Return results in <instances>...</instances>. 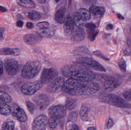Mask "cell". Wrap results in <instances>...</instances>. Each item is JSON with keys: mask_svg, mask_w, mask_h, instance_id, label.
Returning a JSON list of instances; mask_svg holds the SVG:
<instances>
[{"mask_svg": "<svg viewBox=\"0 0 131 130\" xmlns=\"http://www.w3.org/2000/svg\"><path fill=\"white\" fill-rule=\"evenodd\" d=\"M100 85L93 82H84L69 79L62 86L63 92L72 95L81 96L95 94L100 89Z\"/></svg>", "mask_w": 131, "mask_h": 130, "instance_id": "6da1fadb", "label": "cell"}, {"mask_svg": "<svg viewBox=\"0 0 131 130\" xmlns=\"http://www.w3.org/2000/svg\"><path fill=\"white\" fill-rule=\"evenodd\" d=\"M61 72L66 78L81 81L92 82L96 77L92 70L78 62L65 65L61 68Z\"/></svg>", "mask_w": 131, "mask_h": 130, "instance_id": "7a4b0ae2", "label": "cell"}, {"mask_svg": "<svg viewBox=\"0 0 131 130\" xmlns=\"http://www.w3.org/2000/svg\"><path fill=\"white\" fill-rule=\"evenodd\" d=\"M100 100L102 102L115 106L117 107L129 109L131 107V105L127 102L117 95L110 94L103 95Z\"/></svg>", "mask_w": 131, "mask_h": 130, "instance_id": "3957f363", "label": "cell"}, {"mask_svg": "<svg viewBox=\"0 0 131 130\" xmlns=\"http://www.w3.org/2000/svg\"><path fill=\"white\" fill-rule=\"evenodd\" d=\"M41 68V64L39 62H28L22 69L21 75L23 78L26 79H31L38 75Z\"/></svg>", "mask_w": 131, "mask_h": 130, "instance_id": "277c9868", "label": "cell"}, {"mask_svg": "<svg viewBox=\"0 0 131 130\" xmlns=\"http://www.w3.org/2000/svg\"><path fill=\"white\" fill-rule=\"evenodd\" d=\"M103 85L101 88V92L103 95L106 94L117 88L121 82L119 80L112 77L105 76L102 80Z\"/></svg>", "mask_w": 131, "mask_h": 130, "instance_id": "5b68a950", "label": "cell"}, {"mask_svg": "<svg viewBox=\"0 0 131 130\" xmlns=\"http://www.w3.org/2000/svg\"><path fill=\"white\" fill-rule=\"evenodd\" d=\"M43 84L41 81L26 83L21 87V91L25 95H32L39 91L43 86Z\"/></svg>", "mask_w": 131, "mask_h": 130, "instance_id": "8992f818", "label": "cell"}, {"mask_svg": "<svg viewBox=\"0 0 131 130\" xmlns=\"http://www.w3.org/2000/svg\"><path fill=\"white\" fill-rule=\"evenodd\" d=\"M77 62L80 63L96 71L105 72V69L99 63L91 57H81L78 58Z\"/></svg>", "mask_w": 131, "mask_h": 130, "instance_id": "52a82bcc", "label": "cell"}, {"mask_svg": "<svg viewBox=\"0 0 131 130\" xmlns=\"http://www.w3.org/2000/svg\"><path fill=\"white\" fill-rule=\"evenodd\" d=\"M58 73L53 68L43 69L41 76L40 81L43 84H50L57 78Z\"/></svg>", "mask_w": 131, "mask_h": 130, "instance_id": "ba28073f", "label": "cell"}, {"mask_svg": "<svg viewBox=\"0 0 131 130\" xmlns=\"http://www.w3.org/2000/svg\"><path fill=\"white\" fill-rule=\"evenodd\" d=\"M66 113V108L62 105L52 106L48 110V114L50 117L58 120L64 117Z\"/></svg>", "mask_w": 131, "mask_h": 130, "instance_id": "9c48e42d", "label": "cell"}, {"mask_svg": "<svg viewBox=\"0 0 131 130\" xmlns=\"http://www.w3.org/2000/svg\"><path fill=\"white\" fill-rule=\"evenodd\" d=\"M4 66L7 73L10 75H15L19 69V64L16 60L7 58L4 60Z\"/></svg>", "mask_w": 131, "mask_h": 130, "instance_id": "30bf717a", "label": "cell"}, {"mask_svg": "<svg viewBox=\"0 0 131 130\" xmlns=\"http://www.w3.org/2000/svg\"><path fill=\"white\" fill-rule=\"evenodd\" d=\"M65 82V79L62 77H58L54 79L47 87L46 90L51 94L56 93L62 88Z\"/></svg>", "mask_w": 131, "mask_h": 130, "instance_id": "8fae6325", "label": "cell"}, {"mask_svg": "<svg viewBox=\"0 0 131 130\" xmlns=\"http://www.w3.org/2000/svg\"><path fill=\"white\" fill-rule=\"evenodd\" d=\"M48 119L44 114H41L35 120L32 124L33 130H46Z\"/></svg>", "mask_w": 131, "mask_h": 130, "instance_id": "7c38bea8", "label": "cell"}, {"mask_svg": "<svg viewBox=\"0 0 131 130\" xmlns=\"http://www.w3.org/2000/svg\"><path fill=\"white\" fill-rule=\"evenodd\" d=\"M11 110L12 115L16 117L19 121L25 122L27 120V115L24 110L16 104L12 105Z\"/></svg>", "mask_w": 131, "mask_h": 130, "instance_id": "4fadbf2b", "label": "cell"}, {"mask_svg": "<svg viewBox=\"0 0 131 130\" xmlns=\"http://www.w3.org/2000/svg\"><path fill=\"white\" fill-rule=\"evenodd\" d=\"M36 105L40 110H44L47 108L50 104V100L45 94H40L33 98Z\"/></svg>", "mask_w": 131, "mask_h": 130, "instance_id": "5bb4252c", "label": "cell"}, {"mask_svg": "<svg viewBox=\"0 0 131 130\" xmlns=\"http://www.w3.org/2000/svg\"><path fill=\"white\" fill-rule=\"evenodd\" d=\"M74 30V25L73 21L71 16L68 15L66 18L64 23V31L66 36L70 38Z\"/></svg>", "mask_w": 131, "mask_h": 130, "instance_id": "9a60e30c", "label": "cell"}, {"mask_svg": "<svg viewBox=\"0 0 131 130\" xmlns=\"http://www.w3.org/2000/svg\"><path fill=\"white\" fill-rule=\"evenodd\" d=\"M85 34L83 28L76 27L72 31L70 38L75 41H81L83 40L85 37Z\"/></svg>", "mask_w": 131, "mask_h": 130, "instance_id": "2e32d148", "label": "cell"}, {"mask_svg": "<svg viewBox=\"0 0 131 130\" xmlns=\"http://www.w3.org/2000/svg\"><path fill=\"white\" fill-rule=\"evenodd\" d=\"M42 37L39 35L33 34H27L24 37V40L27 44L34 45L39 42L42 39Z\"/></svg>", "mask_w": 131, "mask_h": 130, "instance_id": "e0dca14e", "label": "cell"}, {"mask_svg": "<svg viewBox=\"0 0 131 130\" xmlns=\"http://www.w3.org/2000/svg\"><path fill=\"white\" fill-rule=\"evenodd\" d=\"M21 53V51L19 49L12 48H5L0 50V54L3 55H12L17 56Z\"/></svg>", "mask_w": 131, "mask_h": 130, "instance_id": "ac0fdd59", "label": "cell"}, {"mask_svg": "<svg viewBox=\"0 0 131 130\" xmlns=\"http://www.w3.org/2000/svg\"><path fill=\"white\" fill-rule=\"evenodd\" d=\"M89 11L96 17H101L104 13L105 9L102 7L93 5L90 7Z\"/></svg>", "mask_w": 131, "mask_h": 130, "instance_id": "d6986e66", "label": "cell"}, {"mask_svg": "<svg viewBox=\"0 0 131 130\" xmlns=\"http://www.w3.org/2000/svg\"><path fill=\"white\" fill-rule=\"evenodd\" d=\"M66 9L62 8L58 10L54 15V18L57 22L60 24L64 23L66 18Z\"/></svg>", "mask_w": 131, "mask_h": 130, "instance_id": "ffe728a7", "label": "cell"}, {"mask_svg": "<svg viewBox=\"0 0 131 130\" xmlns=\"http://www.w3.org/2000/svg\"><path fill=\"white\" fill-rule=\"evenodd\" d=\"M73 18L74 22L77 27L82 28L84 26L85 21L82 18L78 12H75L73 13Z\"/></svg>", "mask_w": 131, "mask_h": 130, "instance_id": "44dd1931", "label": "cell"}, {"mask_svg": "<svg viewBox=\"0 0 131 130\" xmlns=\"http://www.w3.org/2000/svg\"><path fill=\"white\" fill-rule=\"evenodd\" d=\"M54 30L52 28L48 27L45 30H40L38 31L37 34L41 37H50L53 36L54 34Z\"/></svg>", "mask_w": 131, "mask_h": 130, "instance_id": "7402d4cb", "label": "cell"}, {"mask_svg": "<svg viewBox=\"0 0 131 130\" xmlns=\"http://www.w3.org/2000/svg\"><path fill=\"white\" fill-rule=\"evenodd\" d=\"M74 54L75 55H84L83 57H87V56L90 57L91 55V53L88 49L84 47H81L78 48L74 52Z\"/></svg>", "mask_w": 131, "mask_h": 130, "instance_id": "603a6c76", "label": "cell"}, {"mask_svg": "<svg viewBox=\"0 0 131 130\" xmlns=\"http://www.w3.org/2000/svg\"><path fill=\"white\" fill-rule=\"evenodd\" d=\"M11 113V108L5 103L0 102V114L5 116H8Z\"/></svg>", "mask_w": 131, "mask_h": 130, "instance_id": "cb8c5ba5", "label": "cell"}, {"mask_svg": "<svg viewBox=\"0 0 131 130\" xmlns=\"http://www.w3.org/2000/svg\"><path fill=\"white\" fill-rule=\"evenodd\" d=\"M18 4L23 7L27 8H35L36 7V4L33 1L29 0H20L18 1Z\"/></svg>", "mask_w": 131, "mask_h": 130, "instance_id": "d4e9b609", "label": "cell"}, {"mask_svg": "<svg viewBox=\"0 0 131 130\" xmlns=\"http://www.w3.org/2000/svg\"><path fill=\"white\" fill-rule=\"evenodd\" d=\"M89 110L86 106L82 105L80 111L81 118L84 121H88L89 119Z\"/></svg>", "mask_w": 131, "mask_h": 130, "instance_id": "484cf974", "label": "cell"}, {"mask_svg": "<svg viewBox=\"0 0 131 130\" xmlns=\"http://www.w3.org/2000/svg\"><path fill=\"white\" fill-rule=\"evenodd\" d=\"M15 123L10 119H8L2 125V130H14Z\"/></svg>", "mask_w": 131, "mask_h": 130, "instance_id": "4316f807", "label": "cell"}, {"mask_svg": "<svg viewBox=\"0 0 131 130\" xmlns=\"http://www.w3.org/2000/svg\"><path fill=\"white\" fill-rule=\"evenodd\" d=\"M77 100L74 98H69L66 100L65 107L69 110H72L76 107Z\"/></svg>", "mask_w": 131, "mask_h": 130, "instance_id": "83f0119b", "label": "cell"}, {"mask_svg": "<svg viewBox=\"0 0 131 130\" xmlns=\"http://www.w3.org/2000/svg\"><path fill=\"white\" fill-rule=\"evenodd\" d=\"M78 12L85 21L91 19V13L87 9L81 8L78 11Z\"/></svg>", "mask_w": 131, "mask_h": 130, "instance_id": "f1b7e54d", "label": "cell"}, {"mask_svg": "<svg viewBox=\"0 0 131 130\" xmlns=\"http://www.w3.org/2000/svg\"><path fill=\"white\" fill-rule=\"evenodd\" d=\"M12 101L10 96L5 92L0 91V102L10 103Z\"/></svg>", "mask_w": 131, "mask_h": 130, "instance_id": "f546056e", "label": "cell"}, {"mask_svg": "<svg viewBox=\"0 0 131 130\" xmlns=\"http://www.w3.org/2000/svg\"><path fill=\"white\" fill-rule=\"evenodd\" d=\"M28 17L29 19L34 21H37L40 20L41 15L39 13L35 11H33L28 13Z\"/></svg>", "mask_w": 131, "mask_h": 130, "instance_id": "4dcf8cb0", "label": "cell"}, {"mask_svg": "<svg viewBox=\"0 0 131 130\" xmlns=\"http://www.w3.org/2000/svg\"><path fill=\"white\" fill-rule=\"evenodd\" d=\"M95 29H91L88 30V36L89 39L91 41L94 40L95 37L97 36V33L95 31Z\"/></svg>", "mask_w": 131, "mask_h": 130, "instance_id": "1f68e13d", "label": "cell"}, {"mask_svg": "<svg viewBox=\"0 0 131 130\" xmlns=\"http://www.w3.org/2000/svg\"><path fill=\"white\" fill-rule=\"evenodd\" d=\"M58 120L53 118L50 117L48 120V124L49 126L52 129H55L58 124Z\"/></svg>", "mask_w": 131, "mask_h": 130, "instance_id": "d6a6232c", "label": "cell"}, {"mask_svg": "<svg viewBox=\"0 0 131 130\" xmlns=\"http://www.w3.org/2000/svg\"><path fill=\"white\" fill-rule=\"evenodd\" d=\"M37 26L40 30H45L49 27V24L47 21H43V22L38 23L37 24Z\"/></svg>", "mask_w": 131, "mask_h": 130, "instance_id": "836d02e7", "label": "cell"}, {"mask_svg": "<svg viewBox=\"0 0 131 130\" xmlns=\"http://www.w3.org/2000/svg\"><path fill=\"white\" fill-rule=\"evenodd\" d=\"M78 118V114L75 111H72L69 114L68 118L69 121L74 122L77 120Z\"/></svg>", "mask_w": 131, "mask_h": 130, "instance_id": "e575fe53", "label": "cell"}, {"mask_svg": "<svg viewBox=\"0 0 131 130\" xmlns=\"http://www.w3.org/2000/svg\"><path fill=\"white\" fill-rule=\"evenodd\" d=\"M26 105L28 109L31 114H33L35 110V107L34 105L30 101L26 102Z\"/></svg>", "mask_w": 131, "mask_h": 130, "instance_id": "d590c367", "label": "cell"}, {"mask_svg": "<svg viewBox=\"0 0 131 130\" xmlns=\"http://www.w3.org/2000/svg\"><path fill=\"white\" fill-rule=\"evenodd\" d=\"M123 95L126 100L131 101V89L125 91L123 93Z\"/></svg>", "mask_w": 131, "mask_h": 130, "instance_id": "8d00e7d4", "label": "cell"}, {"mask_svg": "<svg viewBox=\"0 0 131 130\" xmlns=\"http://www.w3.org/2000/svg\"><path fill=\"white\" fill-rule=\"evenodd\" d=\"M118 66L123 71H125L126 70V63L123 60H122L119 61L118 63Z\"/></svg>", "mask_w": 131, "mask_h": 130, "instance_id": "74e56055", "label": "cell"}, {"mask_svg": "<svg viewBox=\"0 0 131 130\" xmlns=\"http://www.w3.org/2000/svg\"><path fill=\"white\" fill-rule=\"evenodd\" d=\"M83 2L85 4L88 5H94L97 2V1H92V0H85V1H83Z\"/></svg>", "mask_w": 131, "mask_h": 130, "instance_id": "f35d334b", "label": "cell"}, {"mask_svg": "<svg viewBox=\"0 0 131 130\" xmlns=\"http://www.w3.org/2000/svg\"><path fill=\"white\" fill-rule=\"evenodd\" d=\"M89 30V29H95L96 28V26L94 24L92 23H89L87 24L84 25Z\"/></svg>", "mask_w": 131, "mask_h": 130, "instance_id": "ab89813d", "label": "cell"}, {"mask_svg": "<svg viewBox=\"0 0 131 130\" xmlns=\"http://www.w3.org/2000/svg\"><path fill=\"white\" fill-rule=\"evenodd\" d=\"M114 122L113 120L111 119H110L108 120V122L107 124V127L108 129H111L114 126Z\"/></svg>", "mask_w": 131, "mask_h": 130, "instance_id": "60d3db41", "label": "cell"}, {"mask_svg": "<svg viewBox=\"0 0 131 130\" xmlns=\"http://www.w3.org/2000/svg\"><path fill=\"white\" fill-rule=\"evenodd\" d=\"M5 30L3 28H0V40L2 39L5 35Z\"/></svg>", "mask_w": 131, "mask_h": 130, "instance_id": "b9f144b4", "label": "cell"}, {"mask_svg": "<svg viewBox=\"0 0 131 130\" xmlns=\"http://www.w3.org/2000/svg\"><path fill=\"white\" fill-rule=\"evenodd\" d=\"M4 71V66L2 61L0 60V75H1Z\"/></svg>", "mask_w": 131, "mask_h": 130, "instance_id": "7bdbcfd3", "label": "cell"}, {"mask_svg": "<svg viewBox=\"0 0 131 130\" xmlns=\"http://www.w3.org/2000/svg\"><path fill=\"white\" fill-rule=\"evenodd\" d=\"M27 27L28 29H31L32 28H34V24L33 23H31V22H28L27 23Z\"/></svg>", "mask_w": 131, "mask_h": 130, "instance_id": "ee69618b", "label": "cell"}, {"mask_svg": "<svg viewBox=\"0 0 131 130\" xmlns=\"http://www.w3.org/2000/svg\"><path fill=\"white\" fill-rule=\"evenodd\" d=\"M17 26L18 27H21L24 25V22L21 20L18 21L16 23Z\"/></svg>", "mask_w": 131, "mask_h": 130, "instance_id": "f6af8a7d", "label": "cell"}, {"mask_svg": "<svg viewBox=\"0 0 131 130\" xmlns=\"http://www.w3.org/2000/svg\"><path fill=\"white\" fill-rule=\"evenodd\" d=\"M72 127L73 130H80L78 126L76 124H73L72 125Z\"/></svg>", "mask_w": 131, "mask_h": 130, "instance_id": "bcb514c9", "label": "cell"}, {"mask_svg": "<svg viewBox=\"0 0 131 130\" xmlns=\"http://www.w3.org/2000/svg\"><path fill=\"white\" fill-rule=\"evenodd\" d=\"M7 10V9L4 7L0 6V11H2V12H5Z\"/></svg>", "mask_w": 131, "mask_h": 130, "instance_id": "7dc6e473", "label": "cell"}, {"mask_svg": "<svg viewBox=\"0 0 131 130\" xmlns=\"http://www.w3.org/2000/svg\"><path fill=\"white\" fill-rule=\"evenodd\" d=\"M130 53L131 50H130V49H128L126 50L125 52V54H126V55H128V54H130Z\"/></svg>", "mask_w": 131, "mask_h": 130, "instance_id": "c3c4849f", "label": "cell"}, {"mask_svg": "<svg viewBox=\"0 0 131 130\" xmlns=\"http://www.w3.org/2000/svg\"><path fill=\"white\" fill-rule=\"evenodd\" d=\"M112 25H111V24H108V25H107V29L108 30H111V29H112Z\"/></svg>", "mask_w": 131, "mask_h": 130, "instance_id": "681fc988", "label": "cell"}, {"mask_svg": "<svg viewBox=\"0 0 131 130\" xmlns=\"http://www.w3.org/2000/svg\"><path fill=\"white\" fill-rule=\"evenodd\" d=\"M46 1H44V0H40V1H38V2H39L40 4H44L46 2Z\"/></svg>", "mask_w": 131, "mask_h": 130, "instance_id": "f907efd6", "label": "cell"}, {"mask_svg": "<svg viewBox=\"0 0 131 130\" xmlns=\"http://www.w3.org/2000/svg\"><path fill=\"white\" fill-rule=\"evenodd\" d=\"M95 130V129L94 127H90L88 128V130Z\"/></svg>", "mask_w": 131, "mask_h": 130, "instance_id": "816d5d0a", "label": "cell"}, {"mask_svg": "<svg viewBox=\"0 0 131 130\" xmlns=\"http://www.w3.org/2000/svg\"><path fill=\"white\" fill-rule=\"evenodd\" d=\"M14 130H18V129H16V128H15V129Z\"/></svg>", "mask_w": 131, "mask_h": 130, "instance_id": "f5cc1de1", "label": "cell"}, {"mask_svg": "<svg viewBox=\"0 0 131 130\" xmlns=\"http://www.w3.org/2000/svg\"><path fill=\"white\" fill-rule=\"evenodd\" d=\"M73 130V129H70V130Z\"/></svg>", "mask_w": 131, "mask_h": 130, "instance_id": "db71d44e", "label": "cell"}, {"mask_svg": "<svg viewBox=\"0 0 131 130\" xmlns=\"http://www.w3.org/2000/svg\"></svg>", "mask_w": 131, "mask_h": 130, "instance_id": "11a10c76", "label": "cell"}]
</instances>
